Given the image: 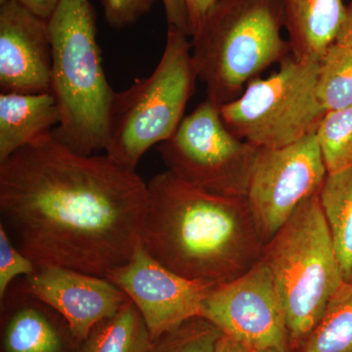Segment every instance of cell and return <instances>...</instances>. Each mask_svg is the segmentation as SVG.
Wrapping results in <instances>:
<instances>
[{
	"mask_svg": "<svg viewBox=\"0 0 352 352\" xmlns=\"http://www.w3.org/2000/svg\"><path fill=\"white\" fill-rule=\"evenodd\" d=\"M264 352H291L289 349H272V351H267Z\"/></svg>",
	"mask_w": 352,
	"mask_h": 352,
	"instance_id": "f546056e",
	"label": "cell"
},
{
	"mask_svg": "<svg viewBox=\"0 0 352 352\" xmlns=\"http://www.w3.org/2000/svg\"><path fill=\"white\" fill-rule=\"evenodd\" d=\"M316 94L325 112L352 105V47L333 43L318 61Z\"/></svg>",
	"mask_w": 352,
	"mask_h": 352,
	"instance_id": "ffe728a7",
	"label": "cell"
},
{
	"mask_svg": "<svg viewBox=\"0 0 352 352\" xmlns=\"http://www.w3.org/2000/svg\"><path fill=\"white\" fill-rule=\"evenodd\" d=\"M319 199L344 282H352V164L328 173Z\"/></svg>",
	"mask_w": 352,
	"mask_h": 352,
	"instance_id": "e0dca14e",
	"label": "cell"
},
{
	"mask_svg": "<svg viewBox=\"0 0 352 352\" xmlns=\"http://www.w3.org/2000/svg\"><path fill=\"white\" fill-rule=\"evenodd\" d=\"M179 1L186 15L189 36H192L198 31L208 11L217 3V0H179Z\"/></svg>",
	"mask_w": 352,
	"mask_h": 352,
	"instance_id": "d4e9b609",
	"label": "cell"
},
{
	"mask_svg": "<svg viewBox=\"0 0 352 352\" xmlns=\"http://www.w3.org/2000/svg\"><path fill=\"white\" fill-rule=\"evenodd\" d=\"M60 122L51 94H0V163L51 133Z\"/></svg>",
	"mask_w": 352,
	"mask_h": 352,
	"instance_id": "2e32d148",
	"label": "cell"
},
{
	"mask_svg": "<svg viewBox=\"0 0 352 352\" xmlns=\"http://www.w3.org/2000/svg\"><path fill=\"white\" fill-rule=\"evenodd\" d=\"M221 336L214 324L195 317L155 340L151 352H215Z\"/></svg>",
	"mask_w": 352,
	"mask_h": 352,
	"instance_id": "7402d4cb",
	"label": "cell"
},
{
	"mask_svg": "<svg viewBox=\"0 0 352 352\" xmlns=\"http://www.w3.org/2000/svg\"><path fill=\"white\" fill-rule=\"evenodd\" d=\"M157 152L166 170L197 188L247 198L258 148L229 131L219 106L206 99Z\"/></svg>",
	"mask_w": 352,
	"mask_h": 352,
	"instance_id": "ba28073f",
	"label": "cell"
},
{
	"mask_svg": "<svg viewBox=\"0 0 352 352\" xmlns=\"http://www.w3.org/2000/svg\"><path fill=\"white\" fill-rule=\"evenodd\" d=\"M162 2L166 12L168 25L177 28L189 36L188 23L179 0H162Z\"/></svg>",
	"mask_w": 352,
	"mask_h": 352,
	"instance_id": "484cf974",
	"label": "cell"
},
{
	"mask_svg": "<svg viewBox=\"0 0 352 352\" xmlns=\"http://www.w3.org/2000/svg\"><path fill=\"white\" fill-rule=\"evenodd\" d=\"M142 245L180 276L223 284L258 263L264 244L247 198L215 195L170 170L148 182Z\"/></svg>",
	"mask_w": 352,
	"mask_h": 352,
	"instance_id": "7a4b0ae2",
	"label": "cell"
},
{
	"mask_svg": "<svg viewBox=\"0 0 352 352\" xmlns=\"http://www.w3.org/2000/svg\"><path fill=\"white\" fill-rule=\"evenodd\" d=\"M23 280L32 294L64 317L80 344L99 322L117 314L129 300L107 277L71 268L36 265Z\"/></svg>",
	"mask_w": 352,
	"mask_h": 352,
	"instance_id": "7c38bea8",
	"label": "cell"
},
{
	"mask_svg": "<svg viewBox=\"0 0 352 352\" xmlns=\"http://www.w3.org/2000/svg\"><path fill=\"white\" fill-rule=\"evenodd\" d=\"M104 18L113 29L122 31L149 13L156 0H101Z\"/></svg>",
	"mask_w": 352,
	"mask_h": 352,
	"instance_id": "cb8c5ba5",
	"label": "cell"
},
{
	"mask_svg": "<svg viewBox=\"0 0 352 352\" xmlns=\"http://www.w3.org/2000/svg\"><path fill=\"white\" fill-rule=\"evenodd\" d=\"M18 1L39 17L48 20L60 0H18Z\"/></svg>",
	"mask_w": 352,
	"mask_h": 352,
	"instance_id": "4316f807",
	"label": "cell"
},
{
	"mask_svg": "<svg viewBox=\"0 0 352 352\" xmlns=\"http://www.w3.org/2000/svg\"><path fill=\"white\" fill-rule=\"evenodd\" d=\"M188 34L168 25L163 55L156 68L131 87L113 94L106 155L136 170L153 146L173 136L198 80Z\"/></svg>",
	"mask_w": 352,
	"mask_h": 352,
	"instance_id": "8992f818",
	"label": "cell"
},
{
	"mask_svg": "<svg viewBox=\"0 0 352 352\" xmlns=\"http://www.w3.org/2000/svg\"><path fill=\"white\" fill-rule=\"evenodd\" d=\"M34 270L36 264L16 247L0 226V300L15 280L29 276Z\"/></svg>",
	"mask_w": 352,
	"mask_h": 352,
	"instance_id": "603a6c76",
	"label": "cell"
},
{
	"mask_svg": "<svg viewBox=\"0 0 352 352\" xmlns=\"http://www.w3.org/2000/svg\"><path fill=\"white\" fill-rule=\"evenodd\" d=\"M215 352H254L222 333L217 342Z\"/></svg>",
	"mask_w": 352,
	"mask_h": 352,
	"instance_id": "f1b7e54d",
	"label": "cell"
},
{
	"mask_svg": "<svg viewBox=\"0 0 352 352\" xmlns=\"http://www.w3.org/2000/svg\"><path fill=\"white\" fill-rule=\"evenodd\" d=\"M318 60L289 56L279 71L256 78L233 101L220 106L229 131L258 148L277 149L314 134L325 111L316 94Z\"/></svg>",
	"mask_w": 352,
	"mask_h": 352,
	"instance_id": "52a82bcc",
	"label": "cell"
},
{
	"mask_svg": "<svg viewBox=\"0 0 352 352\" xmlns=\"http://www.w3.org/2000/svg\"><path fill=\"white\" fill-rule=\"evenodd\" d=\"M7 1H8V0H0V6H1V4L6 3Z\"/></svg>",
	"mask_w": 352,
	"mask_h": 352,
	"instance_id": "4dcf8cb0",
	"label": "cell"
},
{
	"mask_svg": "<svg viewBox=\"0 0 352 352\" xmlns=\"http://www.w3.org/2000/svg\"><path fill=\"white\" fill-rule=\"evenodd\" d=\"M201 317L252 351H291L283 300L261 258L232 281L215 285Z\"/></svg>",
	"mask_w": 352,
	"mask_h": 352,
	"instance_id": "30bf717a",
	"label": "cell"
},
{
	"mask_svg": "<svg viewBox=\"0 0 352 352\" xmlns=\"http://www.w3.org/2000/svg\"><path fill=\"white\" fill-rule=\"evenodd\" d=\"M327 175L314 134L277 149H258L247 201L264 245L320 191Z\"/></svg>",
	"mask_w": 352,
	"mask_h": 352,
	"instance_id": "9c48e42d",
	"label": "cell"
},
{
	"mask_svg": "<svg viewBox=\"0 0 352 352\" xmlns=\"http://www.w3.org/2000/svg\"><path fill=\"white\" fill-rule=\"evenodd\" d=\"M292 56L318 60L336 43L346 16L342 0H281Z\"/></svg>",
	"mask_w": 352,
	"mask_h": 352,
	"instance_id": "9a60e30c",
	"label": "cell"
},
{
	"mask_svg": "<svg viewBox=\"0 0 352 352\" xmlns=\"http://www.w3.org/2000/svg\"><path fill=\"white\" fill-rule=\"evenodd\" d=\"M286 311L289 349L296 351L344 283L318 193L307 199L264 245Z\"/></svg>",
	"mask_w": 352,
	"mask_h": 352,
	"instance_id": "5b68a950",
	"label": "cell"
},
{
	"mask_svg": "<svg viewBox=\"0 0 352 352\" xmlns=\"http://www.w3.org/2000/svg\"><path fill=\"white\" fill-rule=\"evenodd\" d=\"M52 132L0 163V226L36 265L106 277L142 244L148 183Z\"/></svg>",
	"mask_w": 352,
	"mask_h": 352,
	"instance_id": "6da1fadb",
	"label": "cell"
},
{
	"mask_svg": "<svg viewBox=\"0 0 352 352\" xmlns=\"http://www.w3.org/2000/svg\"><path fill=\"white\" fill-rule=\"evenodd\" d=\"M0 305L3 352H68L69 342H78L64 317L32 294L23 277L11 284Z\"/></svg>",
	"mask_w": 352,
	"mask_h": 352,
	"instance_id": "5bb4252c",
	"label": "cell"
},
{
	"mask_svg": "<svg viewBox=\"0 0 352 352\" xmlns=\"http://www.w3.org/2000/svg\"><path fill=\"white\" fill-rule=\"evenodd\" d=\"M52 48L48 21L20 3L0 6L2 94H50Z\"/></svg>",
	"mask_w": 352,
	"mask_h": 352,
	"instance_id": "4fadbf2b",
	"label": "cell"
},
{
	"mask_svg": "<svg viewBox=\"0 0 352 352\" xmlns=\"http://www.w3.org/2000/svg\"><path fill=\"white\" fill-rule=\"evenodd\" d=\"M80 352H151L154 340L131 300L112 317L99 322L82 342Z\"/></svg>",
	"mask_w": 352,
	"mask_h": 352,
	"instance_id": "ac0fdd59",
	"label": "cell"
},
{
	"mask_svg": "<svg viewBox=\"0 0 352 352\" xmlns=\"http://www.w3.org/2000/svg\"><path fill=\"white\" fill-rule=\"evenodd\" d=\"M281 0H217L191 36L207 99L220 106L272 65L291 56Z\"/></svg>",
	"mask_w": 352,
	"mask_h": 352,
	"instance_id": "277c9868",
	"label": "cell"
},
{
	"mask_svg": "<svg viewBox=\"0 0 352 352\" xmlns=\"http://www.w3.org/2000/svg\"><path fill=\"white\" fill-rule=\"evenodd\" d=\"M47 21L50 94L60 113L53 135L78 154L105 151L115 90L102 65L94 6L90 0H60Z\"/></svg>",
	"mask_w": 352,
	"mask_h": 352,
	"instance_id": "3957f363",
	"label": "cell"
},
{
	"mask_svg": "<svg viewBox=\"0 0 352 352\" xmlns=\"http://www.w3.org/2000/svg\"><path fill=\"white\" fill-rule=\"evenodd\" d=\"M335 43L352 47V2L346 7V16H344V22L340 25Z\"/></svg>",
	"mask_w": 352,
	"mask_h": 352,
	"instance_id": "83f0119b",
	"label": "cell"
},
{
	"mask_svg": "<svg viewBox=\"0 0 352 352\" xmlns=\"http://www.w3.org/2000/svg\"><path fill=\"white\" fill-rule=\"evenodd\" d=\"M314 136L328 173H337L351 166L352 105L325 112Z\"/></svg>",
	"mask_w": 352,
	"mask_h": 352,
	"instance_id": "44dd1931",
	"label": "cell"
},
{
	"mask_svg": "<svg viewBox=\"0 0 352 352\" xmlns=\"http://www.w3.org/2000/svg\"><path fill=\"white\" fill-rule=\"evenodd\" d=\"M106 277L138 307L154 342L201 317L206 298L217 285L176 274L153 258L142 244L126 263Z\"/></svg>",
	"mask_w": 352,
	"mask_h": 352,
	"instance_id": "8fae6325",
	"label": "cell"
},
{
	"mask_svg": "<svg viewBox=\"0 0 352 352\" xmlns=\"http://www.w3.org/2000/svg\"><path fill=\"white\" fill-rule=\"evenodd\" d=\"M296 352H352V282H344Z\"/></svg>",
	"mask_w": 352,
	"mask_h": 352,
	"instance_id": "d6986e66",
	"label": "cell"
}]
</instances>
